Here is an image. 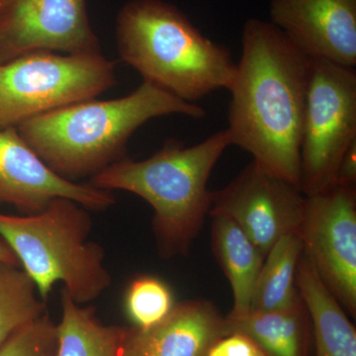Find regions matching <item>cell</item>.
Returning <instances> with one entry per match:
<instances>
[{
  "instance_id": "obj_1",
  "label": "cell",
  "mask_w": 356,
  "mask_h": 356,
  "mask_svg": "<svg viewBox=\"0 0 356 356\" xmlns=\"http://www.w3.org/2000/svg\"><path fill=\"white\" fill-rule=\"evenodd\" d=\"M312 58L268 21L250 18L229 86L232 145L300 188V147Z\"/></svg>"
},
{
  "instance_id": "obj_2",
  "label": "cell",
  "mask_w": 356,
  "mask_h": 356,
  "mask_svg": "<svg viewBox=\"0 0 356 356\" xmlns=\"http://www.w3.org/2000/svg\"><path fill=\"white\" fill-rule=\"evenodd\" d=\"M172 114L206 116L195 103L143 81L124 97L83 100L40 115L16 129L54 172L79 182L126 158L129 139L147 121Z\"/></svg>"
},
{
  "instance_id": "obj_3",
  "label": "cell",
  "mask_w": 356,
  "mask_h": 356,
  "mask_svg": "<svg viewBox=\"0 0 356 356\" xmlns=\"http://www.w3.org/2000/svg\"><path fill=\"white\" fill-rule=\"evenodd\" d=\"M229 146L227 129L195 146L168 140L151 158L122 159L88 184L103 191L131 192L146 200L154 209V233L161 257L186 255L210 212L208 180Z\"/></svg>"
},
{
  "instance_id": "obj_4",
  "label": "cell",
  "mask_w": 356,
  "mask_h": 356,
  "mask_svg": "<svg viewBox=\"0 0 356 356\" xmlns=\"http://www.w3.org/2000/svg\"><path fill=\"white\" fill-rule=\"evenodd\" d=\"M122 60L144 81L194 103L233 83L236 64L227 47L204 36L177 6L163 0H132L118 14Z\"/></svg>"
},
{
  "instance_id": "obj_5",
  "label": "cell",
  "mask_w": 356,
  "mask_h": 356,
  "mask_svg": "<svg viewBox=\"0 0 356 356\" xmlns=\"http://www.w3.org/2000/svg\"><path fill=\"white\" fill-rule=\"evenodd\" d=\"M88 211L72 199L58 197L37 214L0 213V238L44 302L58 281L81 305L97 299L111 284L104 250L88 241L92 229Z\"/></svg>"
},
{
  "instance_id": "obj_6",
  "label": "cell",
  "mask_w": 356,
  "mask_h": 356,
  "mask_svg": "<svg viewBox=\"0 0 356 356\" xmlns=\"http://www.w3.org/2000/svg\"><path fill=\"white\" fill-rule=\"evenodd\" d=\"M116 83V63L99 54L33 51L0 62V129L92 99Z\"/></svg>"
},
{
  "instance_id": "obj_7",
  "label": "cell",
  "mask_w": 356,
  "mask_h": 356,
  "mask_svg": "<svg viewBox=\"0 0 356 356\" xmlns=\"http://www.w3.org/2000/svg\"><path fill=\"white\" fill-rule=\"evenodd\" d=\"M356 140V72L312 60L300 147V189L314 195L337 185L341 159Z\"/></svg>"
},
{
  "instance_id": "obj_8",
  "label": "cell",
  "mask_w": 356,
  "mask_h": 356,
  "mask_svg": "<svg viewBox=\"0 0 356 356\" xmlns=\"http://www.w3.org/2000/svg\"><path fill=\"white\" fill-rule=\"evenodd\" d=\"M303 250L344 311L356 317V191L334 185L306 196Z\"/></svg>"
},
{
  "instance_id": "obj_9",
  "label": "cell",
  "mask_w": 356,
  "mask_h": 356,
  "mask_svg": "<svg viewBox=\"0 0 356 356\" xmlns=\"http://www.w3.org/2000/svg\"><path fill=\"white\" fill-rule=\"evenodd\" d=\"M305 206L297 185L252 161L226 187L211 191L209 215L231 218L266 255L283 236L298 233Z\"/></svg>"
},
{
  "instance_id": "obj_10",
  "label": "cell",
  "mask_w": 356,
  "mask_h": 356,
  "mask_svg": "<svg viewBox=\"0 0 356 356\" xmlns=\"http://www.w3.org/2000/svg\"><path fill=\"white\" fill-rule=\"evenodd\" d=\"M33 51L102 53L86 0H0V62Z\"/></svg>"
},
{
  "instance_id": "obj_11",
  "label": "cell",
  "mask_w": 356,
  "mask_h": 356,
  "mask_svg": "<svg viewBox=\"0 0 356 356\" xmlns=\"http://www.w3.org/2000/svg\"><path fill=\"white\" fill-rule=\"evenodd\" d=\"M58 197L72 199L89 211H104L115 203L111 191L54 172L17 129H0V206L10 204L21 215H34Z\"/></svg>"
},
{
  "instance_id": "obj_12",
  "label": "cell",
  "mask_w": 356,
  "mask_h": 356,
  "mask_svg": "<svg viewBox=\"0 0 356 356\" xmlns=\"http://www.w3.org/2000/svg\"><path fill=\"white\" fill-rule=\"evenodd\" d=\"M270 22L312 60L356 65V0H271Z\"/></svg>"
},
{
  "instance_id": "obj_13",
  "label": "cell",
  "mask_w": 356,
  "mask_h": 356,
  "mask_svg": "<svg viewBox=\"0 0 356 356\" xmlns=\"http://www.w3.org/2000/svg\"><path fill=\"white\" fill-rule=\"evenodd\" d=\"M228 334L226 317L212 302L185 300L153 327H127L120 356H207Z\"/></svg>"
},
{
  "instance_id": "obj_14",
  "label": "cell",
  "mask_w": 356,
  "mask_h": 356,
  "mask_svg": "<svg viewBox=\"0 0 356 356\" xmlns=\"http://www.w3.org/2000/svg\"><path fill=\"white\" fill-rule=\"evenodd\" d=\"M296 286L310 314L315 356H356L355 327L304 250L297 267Z\"/></svg>"
},
{
  "instance_id": "obj_15",
  "label": "cell",
  "mask_w": 356,
  "mask_h": 356,
  "mask_svg": "<svg viewBox=\"0 0 356 356\" xmlns=\"http://www.w3.org/2000/svg\"><path fill=\"white\" fill-rule=\"evenodd\" d=\"M229 334H243L266 356H310L313 327L308 309L299 297L292 305L274 311H250L226 317Z\"/></svg>"
},
{
  "instance_id": "obj_16",
  "label": "cell",
  "mask_w": 356,
  "mask_h": 356,
  "mask_svg": "<svg viewBox=\"0 0 356 356\" xmlns=\"http://www.w3.org/2000/svg\"><path fill=\"white\" fill-rule=\"evenodd\" d=\"M211 217L213 252L233 291L234 306L228 316L240 317L250 311L255 282L266 255L231 218Z\"/></svg>"
},
{
  "instance_id": "obj_17",
  "label": "cell",
  "mask_w": 356,
  "mask_h": 356,
  "mask_svg": "<svg viewBox=\"0 0 356 356\" xmlns=\"http://www.w3.org/2000/svg\"><path fill=\"white\" fill-rule=\"evenodd\" d=\"M60 303L57 356H120L127 327L103 325L95 307H81L64 287Z\"/></svg>"
},
{
  "instance_id": "obj_18",
  "label": "cell",
  "mask_w": 356,
  "mask_h": 356,
  "mask_svg": "<svg viewBox=\"0 0 356 356\" xmlns=\"http://www.w3.org/2000/svg\"><path fill=\"white\" fill-rule=\"evenodd\" d=\"M302 252L298 233L288 234L274 243L257 276L250 311L280 310L299 298L296 273Z\"/></svg>"
},
{
  "instance_id": "obj_19",
  "label": "cell",
  "mask_w": 356,
  "mask_h": 356,
  "mask_svg": "<svg viewBox=\"0 0 356 356\" xmlns=\"http://www.w3.org/2000/svg\"><path fill=\"white\" fill-rule=\"evenodd\" d=\"M48 314L34 281L19 266L0 261V346L14 332Z\"/></svg>"
},
{
  "instance_id": "obj_20",
  "label": "cell",
  "mask_w": 356,
  "mask_h": 356,
  "mask_svg": "<svg viewBox=\"0 0 356 356\" xmlns=\"http://www.w3.org/2000/svg\"><path fill=\"white\" fill-rule=\"evenodd\" d=\"M175 305L170 286L158 277L138 276L124 295V311L132 327L147 329L168 317Z\"/></svg>"
},
{
  "instance_id": "obj_21",
  "label": "cell",
  "mask_w": 356,
  "mask_h": 356,
  "mask_svg": "<svg viewBox=\"0 0 356 356\" xmlns=\"http://www.w3.org/2000/svg\"><path fill=\"white\" fill-rule=\"evenodd\" d=\"M58 325L49 314L24 325L0 346V356H57Z\"/></svg>"
},
{
  "instance_id": "obj_22",
  "label": "cell",
  "mask_w": 356,
  "mask_h": 356,
  "mask_svg": "<svg viewBox=\"0 0 356 356\" xmlns=\"http://www.w3.org/2000/svg\"><path fill=\"white\" fill-rule=\"evenodd\" d=\"M207 356H266L257 344L243 334H229L213 344Z\"/></svg>"
},
{
  "instance_id": "obj_23",
  "label": "cell",
  "mask_w": 356,
  "mask_h": 356,
  "mask_svg": "<svg viewBox=\"0 0 356 356\" xmlns=\"http://www.w3.org/2000/svg\"><path fill=\"white\" fill-rule=\"evenodd\" d=\"M337 185L355 188L356 185V140L346 152L337 175Z\"/></svg>"
},
{
  "instance_id": "obj_24",
  "label": "cell",
  "mask_w": 356,
  "mask_h": 356,
  "mask_svg": "<svg viewBox=\"0 0 356 356\" xmlns=\"http://www.w3.org/2000/svg\"><path fill=\"white\" fill-rule=\"evenodd\" d=\"M0 261L10 262V264L20 266L17 257L14 254L13 250L7 245L2 238H0Z\"/></svg>"
}]
</instances>
